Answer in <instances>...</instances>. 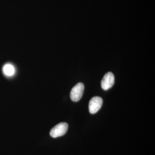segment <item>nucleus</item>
Masks as SVG:
<instances>
[{
    "mask_svg": "<svg viewBox=\"0 0 155 155\" xmlns=\"http://www.w3.org/2000/svg\"><path fill=\"white\" fill-rule=\"evenodd\" d=\"M68 124L65 122H62L56 125L52 128L50 131V135L53 138H57L64 135L67 131Z\"/></svg>",
    "mask_w": 155,
    "mask_h": 155,
    "instance_id": "f257e3e1",
    "label": "nucleus"
},
{
    "mask_svg": "<svg viewBox=\"0 0 155 155\" xmlns=\"http://www.w3.org/2000/svg\"><path fill=\"white\" fill-rule=\"evenodd\" d=\"M84 86L80 82L72 88L70 93V98L73 101L77 102L81 98L84 91Z\"/></svg>",
    "mask_w": 155,
    "mask_h": 155,
    "instance_id": "f03ea898",
    "label": "nucleus"
},
{
    "mask_svg": "<svg viewBox=\"0 0 155 155\" xmlns=\"http://www.w3.org/2000/svg\"><path fill=\"white\" fill-rule=\"evenodd\" d=\"M103 99L100 97H93L90 100L89 104V110L91 114L97 113L103 104Z\"/></svg>",
    "mask_w": 155,
    "mask_h": 155,
    "instance_id": "7ed1b4c3",
    "label": "nucleus"
},
{
    "mask_svg": "<svg viewBox=\"0 0 155 155\" xmlns=\"http://www.w3.org/2000/svg\"><path fill=\"white\" fill-rule=\"evenodd\" d=\"M115 82V77L112 72H108L106 73L101 81V87L104 90H107L111 88Z\"/></svg>",
    "mask_w": 155,
    "mask_h": 155,
    "instance_id": "20e7f679",
    "label": "nucleus"
},
{
    "mask_svg": "<svg viewBox=\"0 0 155 155\" xmlns=\"http://www.w3.org/2000/svg\"><path fill=\"white\" fill-rule=\"evenodd\" d=\"M3 71L5 75L11 76L14 75L15 73V68L11 64H7L3 67Z\"/></svg>",
    "mask_w": 155,
    "mask_h": 155,
    "instance_id": "39448f33",
    "label": "nucleus"
}]
</instances>
